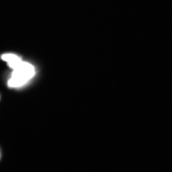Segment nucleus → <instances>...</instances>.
I'll return each instance as SVG.
<instances>
[{
	"label": "nucleus",
	"mask_w": 172,
	"mask_h": 172,
	"mask_svg": "<svg viewBox=\"0 0 172 172\" xmlns=\"http://www.w3.org/2000/svg\"><path fill=\"white\" fill-rule=\"evenodd\" d=\"M35 74L33 66L29 63L22 61L13 69L11 77L8 81V86L12 88L21 87L28 81Z\"/></svg>",
	"instance_id": "nucleus-1"
},
{
	"label": "nucleus",
	"mask_w": 172,
	"mask_h": 172,
	"mask_svg": "<svg viewBox=\"0 0 172 172\" xmlns=\"http://www.w3.org/2000/svg\"><path fill=\"white\" fill-rule=\"evenodd\" d=\"M1 58L7 62L8 66L13 69H16L22 62L21 58L15 54H6L2 55Z\"/></svg>",
	"instance_id": "nucleus-2"
}]
</instances>
